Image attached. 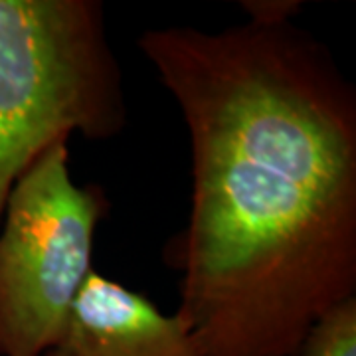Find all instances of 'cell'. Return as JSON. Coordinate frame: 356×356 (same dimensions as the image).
Segmentation results:
<instances>
[{"instance_id":"obj_4","label":"cell","mask_w":356,"mask_h":356,"mask_svg":"<svg viewBox=\"0 0 356 356\" xmlns=\"http://www.w3.org/2000/svg\"><path fill=\"white\" fill-rule=\"evenodd\" d=\"M44 356H198L178 315L95 269L79 289L58 341Z\"/></svg>"},{"instance_id":"obj_3","label":"cell","mask_w":356,"mask_h":356,"mask_svg":"<svg viewBox=\"0 0 356 356\" xmlns=\"http://www.w3.org/2000/svg\"><path fill=\"white\" fill-rule=\"evenodd\" d=\"M99 186H79L67 143L42 153L14 184L0 222V356H44L93 271Z\"/></svg>"},{"instance_id":"obj_5","label":"cell","mask_w":356,"mask_h":356,"mask_svg":"<svg viewBox=\"0 0 356 356\" xmlns=\"http://www.w3.org/2000/svg\"><path fill=\"white\" fill-rule=\"evenodd\" d=\"M299 356H356V297L318 318L307 332Z\"/></svg>"},{"instance_id":"obj_1","label":"cell","mask_w":356,"mask_h":356,"mask_svg":"<svg viewBox=\"0 0 356 356\" xmlns=\"http://www.w3.org/2000/svg\"><path fill=\"white\" fill-rule=\"evenodd\" d=\"M191 140V212L166 245L198 356H299L356 297V93L289 20L147 30Z\"/></svg>"},{"instance_id":"obj_2","label":"cell","mask_w":356,"mask_h":356,"mask_svg":"<svg viewBox=\"0 0 356 356\" xmlns=\"http://www.w3.org/2000/svg\"><path fill=\"white\" fill-rule=\"evenodd\" d=\"M127 125L121 70L97 0H0V222L18 178L74 133Z\"/></svg>"}]
</instances>
